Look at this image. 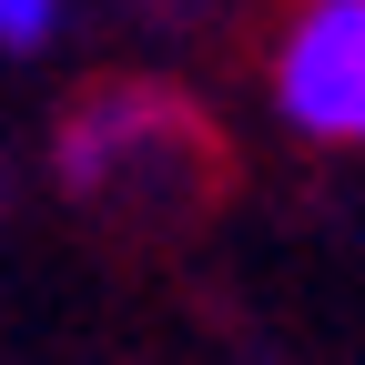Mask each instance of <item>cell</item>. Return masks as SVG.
I'll use <instances>...</instances> for the list:
<instances>
[{
	"label": "cell",
	"mask_w": 365,
	"mask_h": 365,
	"mask_svg": "<svg viewBox=\"0 0 365 365\" xmlns=\"http://www.w3.org/2000/svg\"><path fill=\"white\" fill-rule=\"evenodd\" d=\"M274 112L304 143H365V0H304L274 51Z\"/></svg>",
	"instance_id": "1"
},
{
	"label": "cell",
	"mask_w": 365,
	"mask_h": 365,
	"mask_svg": "<svg viewBox=\"0 0 365 365\" xmlns=\"http://www.w3.org/2000/svg\"><path fill=\"white\" fill-rule=\"evenodd\" d=\"M61 21V0H0V51H41Z\"/></svg>",
	"instance_id": "2"
}]
</instances>
